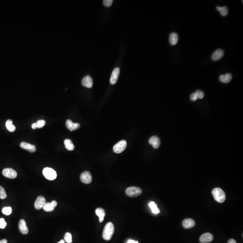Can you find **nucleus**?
I'll return each mask as SVG.
<instances>
[{"mask_svg": "<svg viewBox=\"0 0 243 243\" xmlns=\"http://www.w3.org/2000/svg\"><path fill=\"white\" fill-rule=\"evenodd\" d=\"M57 205V202L55 200L52 201L51 203H46L43 207V210L46 212H51L55 209Z\"/></svg>", "mask_w": 243, "mask_h": 243, "instance_id": "14", "label": "nucleus"}, {"mask_svg": "<svg viewBox=\"0 0 243 243\" xmlns=\"http://www.w3.org/2000/svg\"><path fill=\"white\" fill-rule=\"evenodd\" d=\"M142 192V190L138 187H129L126 190L127 195L132 197L139 196L141 194Z\"/></svg>", "mask_w": 243, "mask_h": 243, "instance_id": "3", "label": "nucleus"}, {"mask_svg": "<svg viewBox=\"0 0 243 243\" xmlns=\"http://www.w3.org/2000/svg\"><path fill=\"white\" fill-rule=\"evenodd\" d=\"M66 125L68 129L70 131L76 130L79 129L80 126L79 123H74L69 119H68L66 121Z\"/></svg>", "mask_w": 243, "mask_h": 243, "instance_id": "18", "label": "nucleus"}, {"mask_svg": "<svg viewBox=\"0 0 243 243\" xmlns=\"http://www.w3.org/2000/svg\"><path fill=\"white\" fill-rule=\"evenodd\" d=\"M2 213L6 215H9L12 213V208L11 207H6L2 209Z\"/></svg>", "mask_w": 243, "mask_h": 243, "instance_id": "27", "label": "nucleus"}, {"mask_svg": "<svg viewBox=\"0 0 243 243\" xmlns=\"http://www.w3.org/2000/svg\"><path fill=\"white\" fill-rule=\"evenodd\" d=\"M127 143L125 140H122L117 143L113 147V150L117 153H121L126 148Z\"/></svg>", "mask_w": 243, "mask_h": 243, "instance_id": "5", "label": "nucleus"}, {"mask_svg": "<svg viewBox=\"0 0 243 243\" xmlns=\"http://www.w3.org/2000/svg\"><path fill=\"white\" fill-rule=\"evenodd\" d=\"M64 239H65V241L67 242V243H72V235L70 233H66V234H65Z\"/></svg>", "mask_w": 243, "mask_h": 243, "instance_id": "28", "label": "nucleus"}, {"mask_svg": "<svg viewBox=\"0 0 243 243\" xmlns=\"http://www.w3.org/2000/svg\"><path fill=\"white\" fill-rule=\"evenodd\" d=\"M12 123L13 121L11 119L7 120L5 123L6 128L9 132H14L15 130V127L13 125Z\"/></svg>", "mask_w": 243, "mask_h": 243, "instance_id": "24", "label": "nucleus"}, {"mask_svg": "<svg viewBox=\"0 0 243 243\" xmlns=\"http://www.w3.org/2000/svg\"><path fill=\"white\" fill-rule=\"evenodd\" d=\"M3 176L10 179H14L17 176V173L14 169L11 168H5L2 171Z\"/></svg>", "mask_w": 243, "mask_h": 243, "instance_id": "6", "label": "nucleus"}, {"mask_svg": "<svg viewBox=\"0 0 243 243\" xmlns=\"http://www.w3.org/2000/svg\"><path fill=\"white\" fill-rule=\"evenodd\" d=\"M7 198V195L5 192V190L3 187L0 186V199H5Z\"/></svg>", "mask_w": 243, "mask_h": 243, "instance_id": "26", "label": "nucleus"}, {"mask_svg": "<svg viewBox=\"0 0 243 243\" xmlns=\"http://www.w3.org/2000/svg\"><path fill=\"white\" fill-rule=\"evenodd\" d=\"M190 100L193 101H196V100H197L199 99L197 96V95H196V93H195H195H192V94L190 95Z\"/></svg>", "mask_w": 243, "mask_h": 243, "instance_id": "33", "label": "nucleus"}, {"mask_svg": "<svg viewBox=\"0 0 243 243\" xmlns=\"http://www.w3.org/2000/svg\"><path fill=\"white\" fill-rule=\"evenodd\" d=\"M120 69L118 68H116L114 69L111 76L110 83L111 84L114 85L117 83L119 74H120Z\"/></svg>", "mask_w": 243, "mask_h": 243, "instance_id": "10", "label": "nucleus"}, {"mask_svg": "<svg viewBox=\"0 0 243 243\" xmlns=\"http://www.w3.org/2000/svg\"><path fill=\"white\" fill-rule=\"evenodd\" d=\"M19 228L20 231L22 234L26 235L28 233V229L25 220L24 219H21L19 222Z\"/></svg>", "mask_w": 243, "mask_h": 243, "instance_id": "15", "label": "nucleus"}, {"mask_svg": "<svg viewBox=\"0 0 243 243\" xmlns=\"http://www.w3.org/2000/svg\"><path fill=\"white\" fill-rule=\"evenodd\" d=\"M57 243H65V240H61V241H59V242H58Z\"/></svg>", "mask_w": 243, "mask_h": 243, "instance_id": "38", "label": "nucleus"}, {"mask_svg": "<svg viewBox=\"0 0 243 243\" xmlns=\"http://www.w3.org/2000/svg\"><path fill=\"white\" fill-rule=\"evenodd\" d=\"M96 213L99 217L100 222H102L104 220V218L106 215L105 211L103 209L101 208H99L96 210Z\"/></svg>", "mask_w": 243, "mask_h": 243, "instance_id": "21", "label": "nucleus"}, {"mask_svg": "<svg viewBox=\"0 0 243 243\" xmlns=\"http://www.w3.org/2000/svg\"><path fill=\"white\" fill-rule=\"evenodd\" d=\"M32 128L33 129H37V126L36 123H34L33 124H32Z\"/></svg>", "mask_w": 243, "mask_h": 243, "instance_id": "35", "label": "nucleus"}, {"mask_svg": "<svg viewBox=\"0 0 243 243\" xmlns=\"http://www.w3.org/2000/svg\"><path fill=\"white\" fill-rule=\"evenodd\" d=\"M216 9H217L218 11L220 12L221 15L222 16H225L228 14V8L227 6L220 7V6H218L216 8Z\"/></svg>", "mask_w": 243, "mask_h": 243, "instance_id": "22", "label": "nucleus"}, {"mask_svg": "<svg viewBox=\"0 0 243 243\" xmlns=\"http://www.w3.org/2000/svg\"><path fill=\"white\" fill-rule=\"evenodd\" d=\"M114 232V228L113 223L108 222L104 226L103 232V238L106 240H110L111 239Z\"/></svg>", "mask_w": 243, "mask_h": 243, "instance_id": "1", "label": "nucleus"}, {"mask_svg": "<svg viewBox=\"0 0 243 243\" xmlns=\"http://www.w3.org/2000/svg\"><path fill=\"white\" fill-rule=\"evenodd\" d=\"M36 123L37 124V128L40 129V128L43 127L46 125V123L45 120H40L37 121Z\"/></svg>", "mask_w": 243, "mask_h": 243, "instance_id": "29", "label": "nucleus"}, {"mask_svg": "<svg viewBox=\"0 0 243 243\" xmlns=\"http://www.w3.org/2000/svg\"><path fill=\"white\" fill-rule=\"evenodd\" d=\"M179 36L176 32H172L169 35V41L171 45L174 46L178 42Z\"/></svg>", "mask_w": 243, "mask_h": 243, "instance_id": "19", "label": "nucleus"}, {"mask_svg": "<svg viewBox=\"0 0 243 243\" xmlns=\"http://www.w3.org/2000/svg\"><path fill=\"white\" fill-rule=\"evenodd\" d=\"M113 0H104L103 1V4L104 6L106 7H110L113 4Z\"/></svg>", "mask_w": 243, "mask_h": 243, "instance_id": "32", "label": "nucleus"}, {"mask_svg": "<svg viewBox=\"0 0 243 243\" xmlns=\"http://www.w3.org/2000/svg\"><path fill=\"white\" fill-rule=\"evenodd\" d=\"M127 243H138V242L137 241H135L134 240H130L129 241H127Z\"/></svg>", "mask_w": 243, "mask_h": 243, "instance_id": "36", "label": "nucleus"}, {"mask_svg": "<svg viewBox=\"0 0 243 243\" xmlns=\"http://www.w3.org/2000/svg\"><path fill=\"white\" fill-rule=\"evenodd\" d=\"M232 74L230 73H226L224 75H221L219 77V79L220 81L222 83H225L230 82L232 80Z\"/></svg>", "mask_w": 243, "mask_h": 243, "instance_id": "20", "label": "nucleus"}, {"mask_svg": "<svg viewBox=\"0 0 243 243\" xmlns=\"http://www.w3.org/2000/svg\"><path fill=\"white\" fill-rule=\"evenodd\" d=\"M224 55V51L221 49H218L213 52L212 55L213 61H217L221 60Z\"/></svg>", "mask_w": 243, "mask_h": 243, "instance_id": "11", "label": "nucleus"}, {"mask_svg": "<svg viewBox=\"0 0 243 243\" xmlns=\"http://www.w3.org/2000/svg\"><path fill=\"white\" fill-rule=\"evenodd\" d=\"M149 206L151 209L152 212L155 214H158L160 213V210L157 206V205L153 202H151L149 203Z\"/></svg>", "mask_w": 243, "mask_h": 243, "instance_id": "25", "label": "nucleus"}, {"mask_svg": "<svg viewBox=\"0 0 243 243\" xmlns=\"http://www.w3.org/2000/svg\"><path fill=\"white\" fill-rule=\"evenodd\" d=\"M149 142L153 148H159L161 144L160 140L159 137L156 136H153L149 138Z\"/></svg>", "mask_w": 243, "mask_h": 243, "instance_id": "13", "label": "nucleus"}, {"mask_svg": "<svg viewBox=\"0 0 243 243\" xmlns=\"http://www.w3.org/2000/svg\"><path fill=\"white\" fill-rule=\"evenodd\" d=\"M80 180L84 183L90 184L92 182V174L89 172L85 171L81 173L80 176Z\"/></svg>", "mask_w": 243, "mask_h": 243, "instance_id": "7", "label": "nucleus"}, {"mask_svg": "<svg viewBox=\"0 0 243 243\" xmlns=\"http://www.w3.org/2000/svg\"><path fill=\"white\" fill-rule=\"evenodd\" d=\"M213 240V235L210 233H205L203 234L200 238L199 241L202 243H209L212 242Z\"/></svg>", "mask_w": 243, "mask_h": 243, "instance_id": "9", "label": "nucleus"}, {"mask_svg": "<svg viewBox=\"0 0 243 243\" xmlns=\"http://www.w3.org/2000/svg\"><path fill=\"white\" fill-rule=\"evenodd\" d=\"M7 225V223L4 218H0V228H5Z\"/></svg>", "mask_w": 243, "mask_h": 243, "instance_id": "30", "label": "nucleus"}, {"mask_svg": "<svg viewBox=\"0 0 243 243\" xmlns=\"http://www.w3.org/2000/svg\"><path fill=\"white\" fill-rule=\"evenodd\" d=\"M196 93V95L198 97L199 99H203L205 96V94H204V92H203V91H201V90H197V91H196L195 92Z\"/></svg>", "mask_w": 243, "mask_h": 243, "instance_id": "31", "label": "nucleus"}, {"mask_svg": "<svg viewBox=\"0 0 243 243\" xmlns=\"http://www.w3.org/2000/svg\"><path fill=\"white\" fill-rule=\"evenodd\" d=\"M20 146L22 148L26 149L30 152H35L36 151L35 146L29 143L22 142L20 143Z\"/></svg>", "mask_w": 243, "mask_h": 243, "instance_id": "16", "label": "nucleus"}, {"mask_svg": "<svg viewBox=\"0 0 243 243\" xmlns=\"http://www.w3.org/2000/svg\"><path fill=\"white\" fill-rule=\"evenodd\" d=\"M0 243H7V240L6 239H3L0 241Z\"/></svg>", "mask_w": 243, "mask_h": 243, "instance_id": "37", "label": "nucleus"}, {"mask_svg": "<svg viewBox=\"0 0 243 243\" xmlns=\"http://www.w3.org/2000/svg\"><path fill=\"white\" fill-rule=\"evenodd\" d=\"M43 174L46 178L49 180H53L57 178V172L50 168H46L43 170Z\"/></svg>", "mask_w": 243, "mask_h": 243, "instance_id": "4", "label": "nucleus"}, {"mask_svg": "<svg viewBox=\"0 0 243 243\" xmlns=\"http://www.w3.org/2000/svg\"><path fill=\"white\" fill-rule=\"evenodd\" d=\"M81 83L84 87L91 88L93 87V81L92 78L89 75H87L83 78Z\"/></svg>", "mask_w": 243, "mask_h": 243, "instance_id": "12", "label": "nucleus"}, {"mask_svg": "<svg viewBox=\"0 0 243 243\" xmlns=\"http://www.w3.org/2000/svg\"><path fill=\"white\" fill-rule=\"evenodd\" d=\"M65 146L67 150L72 151L74 149V145L70 139H66L64 141Z\"/></svg>", "mask_w": 243, "mask_h": 243, "instance_id": "23", "label": "nucleus"}, {"mask_svg": "<svg viewBox=\"0 0 243 243\" xmlns=\"http://www.w3.org/2000/svg\"><path fill=\"white\" fill-rule=\"evenodd\" d=\"M46 199L43 196H38L35 202V208L37 210L43 209V207L46 203Z\"/></svg>", "mask_w": 243, "mask_h": 243, "instance_id": "8", "label": "nucleus"}, {"mask_svg": "<svg viewBox=\"0 0 243 243\" xmlns=\"http://www.w3.org/2000/svg\"><path fill=\"white\" fill-rule=\"evenodd\" d=\"M228 243H237L234 239H231L228 241Z\"/></svg>", "mask_w": 243, "mask_h": 243, "instance_id": "34", "label": "nucleus"}, {"mask_svg": "<svg viewBox=\"0 0 243 243\" xmlns=\"http://www.w3.org/2000/svg\"><path fill=\"white\" fill-rule=\"evenodd\" d=\"M195 224V221L191 218H186L182 221L183 226L185 229L191 228H193Z\"/></svg>", "mask_w": 243, "mask_h": 243, "instance_id": "17", "label": "nucleus"}, {"mask_svg": "<svg viewBox=\"0 0 243 243\" xmlns=\"http://www.w3.org/2000/svg\"><path fill=\"white\" fill-rule=\"evenodd\" d=\"M212 195L214 199L217 202L222 203L225 201L226 195L224 191L221 188L217 187L213 189Z\"/></svg>", "mask_w": 243, "mask_h": 243, "instance_id": "2", "label": "nucleus"}]
</instances>
